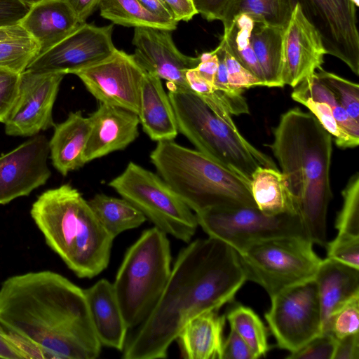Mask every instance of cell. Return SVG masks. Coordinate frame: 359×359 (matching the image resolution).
Listing matches in <instances>:
<instances>
[{"mask_svg": "<svg viewBox=\"0 0 359 359\" xmlns=\"http://www.w3.org/2000/svg\"><path fill=\"white\" fill-rule=\"evenodd\" d=\"M0 324L25 358L95 359L101 353L84 290L54 271L6 279L0 287Z\"/></svg>", "mask_w": 359, "mask_h": 359, "instance_id": "1", "label": "cell"}, {"mask_svg": "<svg viewBox=\"0 0 359 359\" xmlns=\"http://www.w3.org/2000/svg\"><path fill=\"white\" fill-rule=\"evenodd\" d=\"M247 281L238 252L222 241L208 236L183 248L168 281L147 318L126 337L125 359H158L186 323L231 302Z\"/></svg>", "mask_w": 359, "mask_h": 359, "instance_id": "2", "label": "cell"}, {"mask_svg": "<svg viewBox=\"0 0 359 359\" xmlns=\"http://www.w3.org/2000/svg\"><path fill=\"white\" fill-rule=\"evenodd\" d=\"M269 147L309 238L326 246L332 137L311 112L295 107L280 116Z\"/></svg>", "mask_w": 359, "mask_h": 359, "instance_id": "3", "label": "cell"}, {"mask_svg": "<svg viewBox=\"0 0 359 359\" xmlns=\"http://www.w3.org/2000/svg\"><path fill=\"white\" fill-rule=\"evenodd\" d=\"M30 214L47 245L79 278H94L107 267L114 238L70 184L43 192Z\"/></svg>", "mask_w": 359, "mask_h": 359, "instance_id": "4", "label": "cell"}, {"mask_svg": "<svg viewBox=\"0 0 359 359\" xmlns=\"http://www.w3.org/2000/svg\"><path fill=\"white\" fill-rule=\"evenodd\" d=\"M149 158L158 175L195 213L211 209L257 208L250 180L198 150L173 140L160 141Z\"/></svg>", "mask_w": 359, "mask_h": 359, "instance_id": "5", "label": "cell"}, {"mask_svg": "<svg viewBox=\"0 0 359 359\" xmlns=\"http://www.w3.org/2000/svg\"><path fill=\"white\" fill-rule=\"evenodd\" d=\"M168 95L178 131L198 151L250 181L259 166L278 170L271 157L221 120L198 95L169 90Z\"/></svg>", "mask_w": 359, "mask_h": 359, "instance_id": "6", "label": "cell"}, {"mask_svg": "<svg viewBox=\"0 0 359 359\" xmlns=\"http://www.w3.org/2000/svg\"><path fill=\"white\" fill-rule=\"evenodd\" d=\"M171 270L167 234L156 226L143 231L126 252L112 283L128 329L136 328L149 315Z\"/></svg>", "mask_w": 359, "mask_h": 359, "instance_id": "7", "label": "cell"}, {"mask_svg": "<svg viewBox=\"0 0 359 359\" xmlns=\"http://www.w3.org/2000/svg\"><path fill=\"white\" fill-rule=\"evenodd\" d=\"M306 237L274 238L250 245L238 254L247 280L277 294L314 278L321 259Z\"/></svg>", "mask_w": 359, "mask_h": 359, "instance_id": "8", "label": "cell"}, {"mask_svg": "<svg viewBox=\"0 0 359 359\" xmlns=\"http://www.w3.org/2000/svg\"><path fill=\"white\" fill-rule=\"evenodd\" d=\"M108 185L166 234L185 243L195 234L196 214L158 175L130 161Z\"/></svg>", "mask_w": 359, "mask_h": 359, "instance_id": "9", "label": "cell"}, {"mask_svg": "<svg viewBox=\"0 0 359 359\" xmlns=\"http://www.w3.org/2000/svg\"><path fill=\"white\" fill-rule=\"evenodd\" d=\"M195 214L198 226L208 236L222 241L238 254L255 243L274 238H309L297 215H267L255 207L211 209Z\"/></svg>", "mask_w": 359, "mask_h": 359, "instance_id": "10", "label": "cell"}, {"mask_svg": "<svg viewBox=\"0 0 359 359\" xmlns=\"http://www.w3.org/2000/svg\"><path fill=\"white\" fill-rule=\"evenodd\" d=\"M265 318L278 346L290 353L322 333V316L314 280L271 297Z\"/></svg>", "mask_w": 359, "mask_h": 359, "instance_id": "11", "label": "cell"}, {"mask_svg": "<svg viewBox=\"0 0 359 359\" xmlns=\"http://www.w3.org/2000/svg\"><path fill=\"white\" fill-rule=\"evenodd\" d=\"M320 35L326 53L359 75V33L356 6L351 0H296Z\"/></svg>", "mask_w": 359, "mask_h": 359, "instance_id": "12", "label": "cell"}, {"mask_svg": "<svg viewBox=\"0 0 359 359\" xmlns=\"http://www.w3.org/2000/svg\"><path fill=\"white\" fill-rule=\"evenodd\" d=\"M145 74L133 55L116 48L104 60L74 74L100 103L124 108L138 115Z\"/></svg>", "mask_w": 359, "mask_h": 359, "instance_id": "13", "label": "cell"}, {"mask_svg": "<svg viewBox=\"0 0 359 359\" xmlns=\"http://www.w3.org/2000/svg\"><path fill=\"white\" fill-rule=\"evenodd\" d=\"M65 75L27 69L21 73L17 97L4 123L6 134L33 137L54 127L53 108Z\"/></svg>", "mask_w": 359, "mask_h": 359, "instance_id": "14", "label": "cell"}, {"mask_svg": "<svg viewBox=\"0 0 359 359\" xmlns=\"http://www.w3.org/2000/svg\"><path fill=\"white\" fill-rule=\"evenodd\" d=\"M113 27V23L102 27L81 23L59 43L36 57L26 69L74 74L96 64L116 48L112 41Z\"/></svg>", "mask_w": 359, "mask_h": 359, "instance_id": "15", "label": "cell"}, {"mask_svg": "<svg viewBox=\"0 0 359 359\" xmlns=\"http://www.w3.org/2000/svg\"><path fill=\"white\" fill-rule=\"evenodd\" d=\"M171 32L151 27L135 28L133 56L147 72L165 80L169 91H192L186 73L198 65L199 56L191 57L180 52L172 40Z\"/></svg>", "mask_w": 359, "mask_h": 359, "instance_id": "16", "label": "cell"}, {"mask_svg": "<svg viewBox=\"0 0 359 359\" xmlns=\"http://www.w3.org/2000/svg\"><path fill=\"white\" fill-rule=\"evenodd\" d=\"M49 141L36 135L0 156V204L28 196L51 175L47 164Z\"/></svg>", "mask_w": 359, "mask_h": 359, "instance_id": "17", "label": "cell"}, {"mask_svg": "<svg viewBox=\"0 0 359 359\" xmlns=\"http://www.w3.org/2000/svg\"><path fill=\"white\" fill-rule=\"evenodd\" d=\"M281 79L294 88L322 68L326 55L321 38L297 4L283 32Z\"/></svg>", "mask_w": 359, "mask_h": 359, "instance_id": "18", "label": "cell"}, {"mask_svg": "<svg viewBox=\"0 0 359 359\" xmlns=\"http://www.w3.org/2000/svg\"><path fill=\"white\" fill-rule=\"evenodd\" d=\"M88 118L90 131L84 153L86 163L126 149L139 135L138 115L128 109L100 103Z\"/></svg>", "mask_w": 359, "mask_h": 359, "instance_id": "19", "label": "cell"}, {"mask_svg": "<svg viewBox=\"0 0 359 359\" xmlns=\"http://www.w3.org/2000/svg\"><path fill=\"white\" fill-rule=\"evenodd\" d=\"M80 24L67 0H39L32 4L19 25L38 43L41 54L70 34Z\"/></svg>", "mask_w": 359, "mask_h": 359, "instance_id": "20", "label": "cell"}, {"mask_svg": "<svg viewBox=\"0 0 359 359\" xmlns=\"http://www.w3.org/2000/svg\"><path fill=\"white\" fill-rule=\"evenodd\" d=\"M83 290L91 320L102 346L122 351L128 328L112 283L107 279H100Z\"/></svg>", "mask_w": 359, "mask_h": 359, "instance_id": "21", "label": "cell"}, {"mask_svg": "<svg viewBox=\"0 0 359 359\" xmlns=\"http://www.w3.org/2000/svg\"><path fill=\"white\" fill-rule=\"evenodd\" d=\"M144 132L154 141H170L178 135L175 114L161 79L146 72L138 114Z\"/></svg>", "mask_w": 359, "mask_h": 359, "instance_id": "22", "label": "cell"}, {"mask_svg": "<svg viewBox=\"0 0 359 359\" xmlns=\"http://www.w3.org/2000/svg\"><path fill=\"white\" fill-rule=\"evenodd\" d=\"M90 131V119L81 111L70 112L65 121L55 124L49 141L50 154L53 167L63 176L86 164L84 153Z\"/></svg>", "mask_w": 359, "mask_h": 359, "instance_id": "23", "label": "cell"}, {"mask_svg": "<svg viewBox=\"0 0 359 359\" xmlns=\"http://www.w3.org/2000/svg\"><path fill=\"white\" fill-rule=\"evenodd\" d=\"M219 310L203 312L189 320L177 335L182 356L188 359H222L226 317Z\"/></svg>", "mask_w": 359, "mask_h": 359, "instance_id": "24", "label": "cell"}, {"mask_svg": "<svg viewBox=\"0 0 359 359\" xmlns=\"http://www.w3.org/2000/svg\"><path fill=\"white\" fill-rule=\"evenodd\" d=\"M313 280L320 305L323 331L324 323L336 309L359 295V269L327 257L321 260Z\"/></svg>", "mask_w": 359, "mask_h": 359, "instance_id": "25", "label": "cell"}, {"mask_svg": "<svg viewBox=\"0 0 359 359\" xmlns=\"http://www.w3.org/2000/svg\"><path fill=\"white\" fill-rule=\"evenodd\" d=\"M250 190L257 208L267 215H297L293 199L279 170L259 166L252 173Z\"/></svg>", "mask_w": 359, "mask_h": 359, "instance_id": "26", "label": "cell"}, {"mask_svg": "<svg viewBox=\"0 0 359 359\" xmlns=\"http://www.w3.org/2000/svg\"><path fill=\"white\" fill-rule=\"evenodd\" d=\"M283 32L278 27L254 19L250 41L263 73L266 87H283L281 79Z\"/></svg>", "mask_w": 359, "mask_h": 359, "instance_id": "27", "label": "cell"}, {"mask_svg": "<svg viewBox=\"0 0 359 359\" xmlns=\"http://www.w3.org/2000/svg\"><path fill=\"white\" fill-rule=\"evenodd\" d=\"M88 202L101 224L114 238L125 231L139 227L147 220L137 208L123 198L97 194Z\"/></svg>", "mask_w": 359, "mask_h": 359, "instance_id": "28", "label": "cell"}, {"mask_svg": "<svg viewBox=\"0 0 359 359\" xmlns=\"http://www.w3.org/2000/svg\"><path fill=\"white\" fill-rule=\"evenodd\" d=\"M296 5V0H232L221 21L224 27L236 16L248 14L254 19L285 30Z\"/></svg>", "mask_w": 359, "mask_h": 359, "instance_id": "29", "label": "cell"}, {"mask_svg": "<svg viewBox=\"0 0 359 359\" xmlns=\"http://www.w3.org/2000/svg\"><path fill=\"white\" fill-rule=\"evenodd\" d=\"M100 15L114 25L128 27H151L172 31L177 22L159 18L146 10L137 0H101Z\"/></svg>", "mask_w": 359, "mask_h": 359, "instance_id": "30", "label": "cell"}, {"mask_svg": "<svg viewBox=\"0 0 359 359\" xmlns=\"http://www.w3.org/2000/svg\"><path fill=\"white\" fill-rule=\"evenodd\" d=\"M254 19L248 14L236 16L224 27L222 42L224 48L246 69L259 79L265 86L264 75L251 46L250 36Z\"/></svg>", "mask_w": 359, "mask_h": 359, "instance_id": "31", "label": "cell"}, {"mask_svg": "<svg viewBox=\"0 0 359 359\" xmlns=\"http://www.w3.org/2000/svg\"><path fill=\"white\" fill-rule=\"evenodd\" d=\"M225 317L231 328L248 344L255 359L266 355L269 349L267 330L252 309L238 304L231 308Z\"/></svg>", "mask_w": 359, "mask_h": 359, "instance_id": "32", "label": "cell"}, {"mask_svg": "<svg viewBox=\"0 0 359 359\" xmlns=\"http://www.w3.org/2000/svg\"><path fill=\"white\" fill-rule=\"evenodd\" d=\"M291 97L294 100L299 97H307L328 103L338 124L349 135L359 139V121L350 116L332 91L318 79L316 74L293 88Z\"/></svg>", "mask_w": 359, "mask_h": 359, "instance_id": "33", "label": "cell"}, {"mask_svg": "<svg viewBox=\"0 0 359 359\" xmlns=\"http://www.w3.org/2000/svg\"><path fill=\"white\" fill-rule=\"evenodd\" d=\"M39 53V45L32 37L1 41L0 68L21 74Z\"/></svg>", "mask_w": 359, "mask_h": 359, "instance_id": "34", "label": "cell"}, {"mask_svg": "<svg viewBox=\"0 0 359 359\" xmlns=\"http://www.w3.org/2000/svg\"><path fill=\"white\" fill-rule=\"evenodd\" d=\"M343 203L335 227L339 234L359 236V173L348 180L342 192Z\"/></svg>", "mask_w": 359, "mask_h": 359, "instance_id": "35", "label": "cell"}, {"mask_svg": "<svg viewBox=\"0 0 359 359\" xmlns=\"http://www.w3.org/2000/svg\"><path fill=\"white\" fill-rule=\"evenodd\" d=\"M318 79L333 93L347 113L359 121V86L323 68L316 72Z\"/></svg>", "mask_w": 359, "mask_h": 359, "instance_id": "36", "label": "cell"}, {"mask_svg": "<svg viewBox=\"0 0 359 359\" xmlns=\"http://www.w3.org/2000/svg\"><path fill=\"white\" fill-rule=\"evenodd\" d=\"M294 101L305 106L318 119L323 127L334 139L336 144L341 149H351L359 144L356 139L344 130L334 118L330 105L325 102L316 101L307 97H299Z\"/></svg>", "mask_w": 359, "mask_h": 359, "instance_id": "37", "label": "cell"}, {"mask_svg": "<svg viewBox=\"0 0 359 359\" xmlns=\"http://www.w3.org/2000/svg\"><path fill=\"white\" fill-rule=\"evenodd\" d=\"M336 339L359 332V295L336 309L327 318L323 331Z\"/></svg>", "mask_w": 359, "mask_h": 359, "instance_id": "38", "label": "cell"}, {"mask_svg": "<svg viewBox=\"0 0 359 359\" xmlns=\"http://www.w3.org/2000/svg\"><path fill=\"white\" fill-rule=\"evenodd\" d=\"M325 247L327 257L359 269V236L337 233Z\"/></svg>", "mask_w": 359, "mask_h": 359, "instance_id": "39", "label": "cell"}, {"mask_svg": "<svg viewBox=\"0 0 359 359\" xmlns=\"http://www.w3.org/2000/svg\"><path fill=\"white\" fill-rule=\"evenodd\" d=\"M224 62L229 86L235 93L243 94L245 89L264 86L263 83L241 65L225 48Z\"/></svg>", "mask_w": 359, "mask_h": 359, "instance_id": "40", "label": "cell"}, {"mask_svg": "<svg viewBox=\"0 0 359 359\" xmlns=\"http://www.w3.org/2000/svg\"><path fill=\"white\" fill-rule=\"evenodd\" d=\"M337 339L330 333L323 332L298 351L290 353V359H333Z\"/></svg>", "mask_w": 359, "mask_h": 359, "instance_id": "41", "label": "cell"}, {"mask_svg": "<svg viewBox=\"0 0 359 359\" xmlns=\"http://www.w3.org/2000/svg\"><path fill=\"white\" fill-rule=\"evenodd\" d=\"M20 74L0 68V122L4 123L18 92Z\"/></svg>", "mask_w": 359, "mask_h": 359, "instance_id": "42", "label": "cell"}, {"mask_svg": "<svg viewBox=\"0 0 359 359\" xmlns=\"http://www.w3.org/2000/svg\"><path fill=\"white\" fill-rule=\"evenodd\" d=\"M32 4L27 0H0V27L19 25Z\"/></svg>", "mask_w": 359, "mask_h": 359, "instance_id": "43", "label": "cell"}, {"mask_svg": "<svg viewBox=\"0 0 359 359\" xmlns=\"http://www.w3.org/2000/svg\"><path fill=\"white\" fill-rule=\"evenodd\" d=\"M222 359H255L248 344L239 334L231 328L223 341Z\"/></svg>", "mask_w": 359, "mask_h": 359, "instance_id": "44", "label": "cell"}, {"mask_svg": "<svg viewBox=\"0 0 359 359\" xmlns=\"http://www.w3.org/2000/svg\"><path fill=\"white\" fill-rule=\"evenodd\" d=\"M197 13L206 20H221L232 0H193Z\"/></svg>", "mask_w": 359, "mask_h": 359, "instance_id": "45", "label": "cell"}, {"mask_svg": "<svg viewBox=\"0 0 359 359\" xmlns=\"http://www.w3.org/2000/svg\"><path fill=\"white\" fill-rule=\"evenodd\" d=\"M214 50L218 58V67L213 82L214 88L216 90L225 93L232 97H243V94H237L233 92L229 86L227 71L224 62V47L223 44L220 42Z\"/></svg>", "mask_w": 359, "mask_h": 359, "instance_id": "46", "label": "cell"}, {"mask_svg": "<svg viewBox=\"0 0 359 359\" xmlns=\"http://www.w3.org/2000/svg\"><path fill=\"white\" fill-rule=\"evenodd\" d=\"M333 359H359V332L337 339Z\"/></svg>", "mask_w": 359, "mask_h": 359, "instance_id": "47", "label": "cell"}, {"mask_svg": "<svg viewBox=\"0 0 359 359\" xmlns=\"http://www.w3.org/2000/svg\"><path fill=\"white\" fill-rule=\"evenodd\" d=\"M175 21L188 22L198 14L193 0H163Z\"/></svg>", "mask_w": 359, "mask_h": 359, "instance_id": "48", "label": "cell"}, {"mask_svg": "<svg viewBox=\"0 0 359 359\" xmlns=\"http://www.w3.org/2000/svg\"><path fill=\"white\" fill-rule=\"evenodd\" d=\"M0 358H25L14 337L0 324Z\"/></svg>", "mask_w": 359, "mask_h": 359, "instance_id": "49", "label": "cell"}, {"mask_svg": "<svg viewBox=\"0 0 359 359\" xmlns=\"http://www.w3.org/2000/svg\"><path fill=\"white\" fill-rule=\"evenodd\" d=\"M199 63L194 68L196 73L213 85L218 67V58L215 51L206 52L199 55Z\"/></svg>", "mask_w": 359, "mask_h": 359, "instance_id": "50", "label": "cell"}, {"mask_svg": "<svg viewBox=\"0 0 359 359\" xmlns=\"http://www.w3.org/2000/svg\"><path fill=\"white\" fill-rule=\"evenodd\" d=\"M101 0H67L79 22H86L87 19L99 7Z\"/></svg>", "mask_w": 359, "mask_h": 359, "instance_id": "51", "label": "cell"}, {"mask_svg": "<svg viewBox=\"0 0 359 359\" xmlns=\"http://www.w3.org/2000/svg\"><path fill=\"white\" fill-rule=\"evenodd\" d=\"M140 4L152 14L168 20H174L173 16L163 0H137ZM177 22V21H176Z\"/></svg>", "mask_w": 359, "mask_h": 359, "instance_id": "52", "label": "cell"}, {"mask_svg": "<svg viewBox=\"0 0 359 359\" xmlns=\"http://www.w3.org/2000/svg\"><path fill=\"white\" fill-rule=\"evenodd\" d=\"M27 37L31 36L20 25L0 27V41Z\"/></svg>", "mask_w": 359, "mask_h": 359, "instance_id": "53", "label": "cell"}, {"mask_svg": "<svg viewBox=\"0 0 359 359\" xmlns=\"http://www.w3.org/2000/svg\"><path fill=\"white\" fill-rule=\"evenodd\" d=\"M355 5L356 7H358L359 6V2H358V0H351Z\"/></svg>", "mask_w": 359, "mask_h": 359, "instance_id": "54", "label": "cell"}, {"mask_svg": "<svg viewBox=\"0 0 359 359\" xmlns=\"http://www.w3.org/2000/svg\"><path fill=\"white\" fill-rule=\"evenodd\" d=\"M27 1H29L31 3H33V2L39 1V0H27Z\"/></svg>", "mask_w": 359, "mask_h": 359, "instance_id": "55", "label": "cell"}]
</instances>
